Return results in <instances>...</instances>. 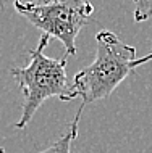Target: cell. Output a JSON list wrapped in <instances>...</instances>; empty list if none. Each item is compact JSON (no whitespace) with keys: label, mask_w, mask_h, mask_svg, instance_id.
<instances>
[{"label":"cell","mask_w":152,"mask_h":153,"mask_svg":"<svg viewBox=\"0 0 152 153\" xmlns=\"http://www.w3.org/2000/svg\"><path fill=\"white\" fill-rule=\"evenodd\" d=\"M49 40V36H42L37 47L29 52L28 65L11 69V76L23 92L21 116L15 124L16 129H24L40 105L49 98L57 97L61 102H70L78 97L73 84H68L67 55L55 60L44 53Z\"/></svg>","instance_id":"obj_1"},{"label":"cell","mask_w":152,"mask_h":153,"mask_svg":"<svg viewBox=\"0 0 152 153\" xmlns=\"http://www.w3.org/2000/svg\"><path fill=\"white\" fill-rule=\"evenodd\" d=\"M96 42L94 61L81 68L71 82L84 106L107 98L136 69L133 65L136 60V48L120 40L112 31H99Z\"/></svg>","instance_id":"obj_2"},{"label":"cell","mask_w":152,"mask_h":153,"mask_svg":"<svg viewBox=\"0 0 152 153\" xmlns=\"http://www.w3.org/2000/svg\"><path fill=\"white\" fill-rule=\"evenodd\" d=\"M13 7L32 26L42 31V36L58 39L67 56L76 55V37L94 11V5L88 0H16Z\"/></svg>","instance_id":"obj_3"},{"label":"cell","mask_w":152,"mask_h":153,"mask_svg":"<svg viewBox=\"0 0 152 153\" xmlns=\"http://www.w3.org/2000/svg\"><path fill=\"white\" fill-rule=\"evenodd\" d=\"M83 108H84V105L81 103L75 119L71 121L70 127L65 131V134L61 135L58 140H55V142L50 143L49 147H46L44 150L34 152V153H71V145H73V142H75V139L78 135V123H79V118H81V114H83Z\"/></svg>","instance_id":"obj_4"},{"label":"cell","mask_w":152,"mask_h":153,"mask_svg":"<svg viewBox=\"0 0 152 153\" xmlns=\"http://www.w3.org/2000/svg\"><path fill=\"white\" fill-rule=\"evenodd\" d=\"M134 2V21L141 23L152 18V0H133Z\"/></svg>","instance_id":"obj_5"},{"label":"cell","mask_w":152,"mask_h":153,"mask_svg":"<svg viewBox=\"0 0 152 153\" xmlns=\"http://www.w3.org/2000/svg\"><path fill=\"white\" fill-rule=\"evenodd\" d=\"M152 60V52L149 53L147 56H142V58H136L134 60V68H138V66H141V65H144V63H147V61H151Z\"/></svg>","instance_id":"obj_6"},{"label":"cell","mask_w":152,"mask_h":153,"mask_svg":"<svg viewBox=\"0 0 152 153\" xmlns=\"http://www.w3.org/2000/svg\"><path fill=\"white\" fill-rule=\"evenodd\" d=\"M16 0H0V10H3L7 5H10V3H15Z\"/></svg>","instance_id":"obj_7"},{"label":"cell","mask_w":152,"mask_h":153,"mask_svg":"<svg viewBox=\"0 0 152 153\" xmlns=\"http://www.w3.org/2000/svg\"><path fill=\"white\" fill-rule=\"evenodd\" d=\"M0 153H5V152H3V148H0Z\"/></svg>","instance_id":"obj_8"}]
</instances>
